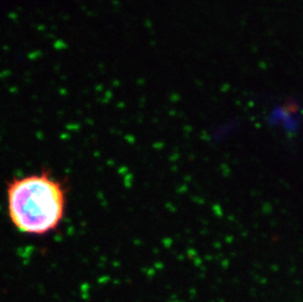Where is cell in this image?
<instances>
[{"label":"cell","mask_w":303,"mask_h":302,"mask_svg":"<svg viewBox=\"0 0 303 302\" xmlns=\"http://www.w3.org/2000/svg\"><path fill=\"white\" fill-rule=\"evenodd\" d=\"M7 212L23 235L44 236L56 231L67 209V188L48 170L14 177L6 184Z\"/></svg>","instance_id":"obj_1"}]
</instances>
